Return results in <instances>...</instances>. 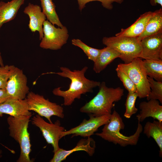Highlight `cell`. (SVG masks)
Instances as JSON below:
<instances>
[{
    "mask_svg": "<svg viewBox=\"0 0 162 162\" xmlns=\"http://www.w3.org/2000/svg\"><path fill=\"white\" fill-rule=\"evenodd\" d=\"M43 37L39 46L45 49H60L67 43L69 37L66 26L56 28L48 20H46L43 24Z\"/></svg>",
    "mask_w": 162,
    "mask_h": 162,
    "instance_id": "8",
    "label": "cell"
},
{
    "mask_svg": "<svg viewBox=\"0 0 162 162\" xmlns=\"http://www.w3.org/2000/svg\"><path fill=\"white\" fill-rule=\"evenodd\" d=\"M72 44L81 49L87 56L88 58L94 62L97 59L101 49L94 48L87 45L78 39H73Z\"/></svg>",
    "mask_w": 162,
    "mask_h": 162,
    "instance_id": "24",
    "label": "cell"
},
{
    "mask_svg": "<svg viewBox=\"0 0 162 162\" xmlns=\"http://www.w3.org/2000/svg\"><path fill=\"white\" fill-rule=\"evenodd\" d=\"M32 123L39 128L46 142L53 147V152L60 148L58 142L61 139V133L65 130L61 126L59 120H56L54 123H49L37 114L32 118Z\"/></svg>",
    "mask_w": 162,
    "mask_h": 162,
    "instance_id": "10",
    "label": "cell"
},
{
    "mask_svg": "<svg viewBox=\"0 0 162 162\" xmlns=\"http://www.w3.org/2000/svg\"><path fill=\"white\" fill-rule=\"evenodd\" d=\"M138 97L137 92H128L125 104L126 110L124 115L126 118H130L137 112L138 109L135 107V104Z\"/></svg>",
    "mask_w": 162,
    "mask_h": 162,
    "instance_id": "26",
    "label": "cell"
},
{
    "mask_svg": "<svg viewBox=\"0 0 162 162\" xmlns=\"http://www.w3.org/2000/svg\"><path fill=\"white\" fill-rule=\"evenodd\" d=\"M25 0H11L7 2L0 1V28L3 25L14 20Z\"/></svg>",
    "mask_w": 162,
    "mask_h": 162,
    "instance_id": "17",
    "label": "cell"
},
{
    "mask_svg": "<svg viewBox=\"0 0 162 162\" xmlns=\"http://www.w3.org/2000/svg\"><path fill=\"white\" fill-rule=\"evenodd\" d=\"M2 152V151H1V150H0V158L1 157V154Z\"/></svg>",
    "mask_w": 162,
    "mask_h": 162,
    "instance_id": "33",
    "label": "cell"
},
{
    "mask_svg": "<svg viewBox=\"0 0 162 162\" xmlns=\"http://www.w3.org/2000/svg\"><path fill=\"white\" fill-rule=\"evenodd\" d=\"M150 3L152 6H156L157 4H159L162 7V0H150Z\"/></svg>",
    "mask_w": 162,
    "mask_h": 162,
    "instance_id": "31",
    "label": "cell"
},
{
    "mask_svg": "<svg viewBox=\"0 0 162 162\" xmlns=\"http://www.w3.org/2000/svg\"><path fill=\"white\" fill-rule=\"evenodd\" d=\"M143 133L149 138L152 137L155 141L160 150L159 156H162V122L154 120L147 122L144 128Z\"/></svg>",
    "mask_w": 162,
    "mask_h": 162,
    "instance_id": "21",
    "label": "cell"
},
{
    "mask_svg": "<svg viewBox=\"0 0 162 162\" xmlns=\"http://www.w3.org/2000/svg\"><path fill=\"white\" fill-rule=\"evenodd\" d=\"M97 94L80 108V111L94 116L111 114L115 103L124 95V89L120 87H108L105 82L100 83Z\"/></svg>",
    "mask_w": 162,
    "mask_h": 162,
    "instance_id": "2",
    "label": "cell"
},
{
    "mask_svg": "<svg viewBox=\"0 0 162 162\" xmlns=\"http://www.w3.org/2000/svg\"><path fill=\"white\" fill-rule=\"evenodd\" d=\"M32 116L21 118L11 116L7 119L9 125V135L19 145L20 154L17 162H31L30 154L31 151L30 134L28 130V124Z\"/></svg>",
    "mask_w": 162,
    "mask_h": 162,
    "instance_id": "4",
    "label": "cell"
},
{
    "mask_svg": "<svg viewBox=\"0 0 162 162\" xmlns=\"http://www.w3.org/2000/svg\"><path fill=\"white\" fill-rule=\"evenodd\" d=\"M162 32V10L160 8L153 12L143 33L137 37L141 40L143 38Z\"/></svg>",
    "mask_w": 162,
    "mask_h": 162,
    "instance_id": "20",
    "label": "cell"
},
{
    "mask_svg": "<svg viewBox=\"0 0 162 162\" xmlns=\"http://www.w3.org/2000/svg\"><path fill=\"white\" fill-rule=\"evenodd\" d=\"M102 43L111 47L120 54V58L125 64L130 62L134 59L139 57L142 47L137 37L116 36L104 37Z\"/></svg>",
    "mask_w": 162,
    "mask_h": 162,
    "instance_id": "5",
    "label": "cell"
},
{
    "mask_svg": "<svg viewBox=\"0 0 162 162\" xmlns=\"http://www.w3.org/2000/svg\"><path fill=\"white\" fill-rule=\"evenodd\" d=\"M120 54L116 50L106 46L101 49L97 59L94 62L93 70L97 73H100L114 60L120 58Z\"/></svg>",
    "mask_w": 162,
    "mask_h": 162,
    "instance_id": "19",
    "label": "cell"
},
{
    "mask_svg": "<svg viewBox=\"0 0 162 162\" xmlns=\"http://www.w3.org/2000/svg\"><path fill=\"white\" fill-rule=\"evenodd\" d=\"M23 13L29 17V28L32 32L38 31L39 34V40H41L44 35L43 24L46 18L41 8L38 5L29 3L25 8Z\"/></svg>",
    "mask_w": 162,
    "mask_h": 162,
    "instance_id": "15",
    "label": "cell"
},
{
    "mask_svg": "<svg viewBox=\"0 0 162 162\" xmlns=\"http://www.w3.org/2000/svg\"><path fill=\"white\" fill-rule=\"evenodd\" d=\"M79 9L81 11L85 7L86 4L92 1H98L101 2L102 6L105 8L109 10L113 8L112 3L114 2L119 4L122 3L124 0H77Z\"/></svg>",
    "mask_w": 162,
    "mask_h": 162,
    "instance_id": "29",
    "label": "cell"
},
{
    "mask_svg": "<svg viewBox=\"0 0 162 162\" xmlns=\"http://www.w3.org/2000/svg\"><path fill=\"white\" fill-rule=\"evenodd\" d=\"M142 60L139 57L136 58L128 64L120 63L117 67L127 74L135 85L140 98H146L151 91Z\"/></svg>",
    "mask_w": 162,
    "mask_h": 162,
    "instance_id": "6",
    "label": "cell"
},
{
    "mask_svg": "<svg viewBox=\"0 0 162 162\" xmlns=\"http://www.w3.org/2000/svg\"><path fill=\"white\" fill-rule=\"evenodd\" d=\"M116 70L118 76L122 82L124 88L128 92H137V89L135 85L128 76L118 68Z\"/></svg>",
    "mask_w": 162,
    "mask_h": 162,
    "instance_id": "28",
    "label": "cell"
},
{
    "mask_svg": "<svg viewBox=\"0 0 162 162\" xmlns=\"http://www.w3.org/2000/svg\"><path fill=\"white\" fill-rule=\"evenodd\" d=\"M26 99L28 110L34 111L40 116L45 117L50 123H52L51 119L52 116L62 118L64 117L63 107L45 99L43 95L29 92Z\"/></svg>",
    "mask_w": 162,
    "mask_h": 162,
    "instance_id": "7",
    "label": "cell"
},
{
    "mask_svg": "<svg viewBox=\"0 0 162 162\" xmlns=\"http://www.w3.org/2000/svg\"><path fill=\"white\" fill-rule=\"evenodd\" d=\"M16 68L14 65L0 66V89H5L9 78Z\"/></svg>",
    "mask_w": 162,
    "mask_h": 162,
    "instance_id": "27",
    "label": "cell"
},
{
    "mask_svg": "<svg viewBox=\"0 0 162 162\" xmlns=\"http://www.w3.org/2000/svg\"><path fill=\"white\" fill-rule=\"evenodd\" d=\"M9 98L5 89H0V104L3 103Z\"/></svg>",
    "mask_w": 162,
    "mask_h": 162,
    "instance_id": "30",
    "label": "cell"
},
{
    "mask_svg": "<svg viewBox=\"0 0 162 162\" xmlns=\"http://www.w3.org/2000/svg\"><path fill=\"white\" fill-rule=\"evenodd\" d=\"M142 63L147 76L162 82V59H144Z\"/></svg>",
    "mask_w": 162,
    "mask_h": 162,
    "instance_id": "22",
    "label": "cell"
},
{
    "mask_svg": "<svg viewBox=\"0 0 162 162\" xmlns=\"http://www.w3.org/2000/svg\"><path fill=\"white\" fill-rule=\"evenodd\" d=\"M5 89L9 98L26 99L29 92L27 78L22 70L17 67L9 78Z\"/></svg>",
    "mask_w": 162,
    "mask_h": 162,
    "instance_id": "11",
    "label": "cell"
},
{
    "mask_svg": "<svg viewBox=\"0 0 162 162\" xmlns=\"http://www.w3.org/2000/svg\"><path fill=\"white\" fill-rule=\"evenodd\" d=\"M125 125L122 117L114 110L111 115L108 122L104 125L101 132L95 134L104 140L114 144H118L122 147L128 145H135L138 142L143 128L138 121V126L135 133L130 136H126L120 132L124 129Z\"/></svg>",
    "mask_w": 162,
    "mask_h": 162,
    "instance_id": "3",
    "label": "cell"
},
{
    "mask_svg": "<svg viewBox=\"0 0 162 162\" xmlns=\"http://www.w3.org/2000/svg\"><path fill=\"white\" fill-rule=\"evenodd\" d=\"M111 115V114H107L99 116L89 115V119H84L78 126L68 130L62 132L61 138L70 135H72V137L77 136L84 138L90 137L94 134L100 127L108 122Z\"/></svg>",
    "mask_w": 162,
    "mask_h": 162,
    "instance_id": "9",
    "label": "cell"
},
{
    "mask_svg": "<svg viewBox=\"0 0 162 162\" xmlns=\"http://www.w3.org/2000/svg\"><path fill=\"white\" fill-rule=\"evenodd\" d=\"M159 102L154 99L141 102L139 104L140 113L136 116L138 121L142 122L146 118L151 117L154 120L162 122V106Z\"/></svg>",
    "mask_w": 162,
    "mask_h": 162,
    "instance_id": "16",
    "label": "cell"
},
{
    "mask_svg": "<svg viewBox=\"0 0 162 162\" xmlns=\"http://www.w3.org/2000/svg\"><path fill=\"white\" fill-rule=\"evenodd\" d=\"M150 84V92L146 97L147 100L151 99L157 100L162 104V82L156 81L148 77Z\"/></svg>",
    "mask_w": 162,
    "mask_h": 162,
    "instance_id": "25",
    "label": "cell"
},
{
    "mask_svg": "<svg viewBox=\"0 0 162 162\" xmlns=\"http://www.w3.org/2000/svg\"><path fill=\"white\" fill-rule=\"evenodd\" d=\"M60 69L61 71L60 72H51L42 75L55 74L70 80L69 87L67 90H61V87H58L54 88L52 91L54 95L63 98V104L65 106L72 105L76 99H80L82 94L92 92L93 88L99 87L100 85V82L90 80L85 77V74L88 69L87 66H85L80 70L72 71L64 67H61Z\"/></svg>",
    "mask_w": 162,
    "mask_h": 162,
    "instance_id": "1",
    "label": "cell"
},
{
    "mask_svg": "<svg viewBox=\"0 0 162 162\" xmlns=\"http://www.w3.org/2000/svg\"><path fill=\"white\" fill-rule=\"evenodd\" d=\"M3 60L1 56V53L0 51V66H4Z\"/></svg>",
    "mask_w": 162,
    "mask_h": 162,
    "instance_id": "32",
    "label": "cell"
},
{
    "mask_svg": "<svg viewBox=\"0 0 162 162\" xmlns=\"http://www.w3.org/2000/svg\"><path fill=\"white\" fill-rule=\"evenodd\" d=\"M42 12L47 20L53 25L62 28V25L56 10V6L52 0H40Z\"/></svg>",
    "mask_w": 162,
    "mask_h": 162,
    "instance_id": "23",
    "label": "cell"
},
{
    "mask_svg": "<svg viewBox=\"0 0 162 162\" xmlns=\"http://www.w3.org/2000/svg\"><path fill=\"white\" fill-rule=\"evenodd\" d=\"M153 12L149 11L141 15L131 26L126 28H122L115 36L137 37L144 31L148 20Z\"/></svg>",
    "mask_w": 162,
    "mask_h": 162,
    "instance_id": "18",
    "label": "cell"
},
{
    "mask_svg": "<svg viewBox=\"0 0 162 162\" xmlns=\"http://www.w3.org/2000/svg\"><path fill=\"white\" fill-rule=\"evenodd\" d=\"M140 43L142 50L139 58L162 59V32L143 38Z\"/></svg>",
    "mask_w": 162,
    "mask_h": 162,
    "instance_id": "12",
    "label": "cell"
},
{
    "mask_svg": "<svg viewBox=\"0 0 162 162\" xmlns=\"http://www.w3.org/2000/svg\"><path fill=\"white\" fill-rule=\"evenodd\" d=\"M7 114L16 118L32 115L28 109L26 99L20 100L9 98L0 104V117Z\"/></svg>",
    "mask_w": 162,
    "mask_h": 162,
    "instance_id": "14",
    "label": "cell"
},
{
    "mask_svg": "<svg viewBox=\"0 0 162 162\" xmlns=\"http://www.w3.org/2000/svg\"><path fill=\"white\" fill-rule=\"evenodd\" d=\"M96 148L95 142L90 137L82 139L77 142L76 146L69 150H65L59 148L54 153L53 158L50 162H61L65 160L72 153L76 151H84L90 156L94 154Z\"/></svg>",
    "mask_w": 162,
    "mask_h": 162,
    "instance_id": "13",
    "label": "cell"
}]
</instances>
